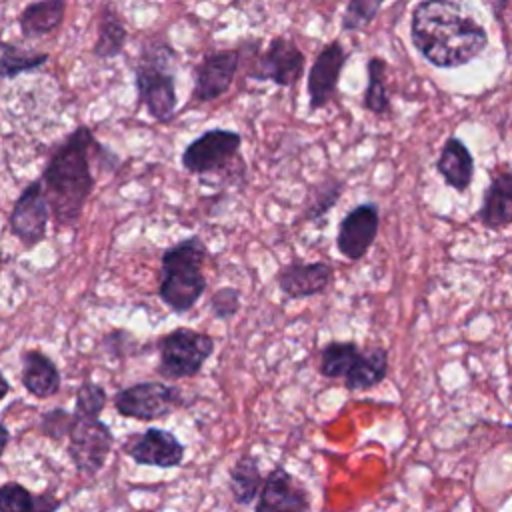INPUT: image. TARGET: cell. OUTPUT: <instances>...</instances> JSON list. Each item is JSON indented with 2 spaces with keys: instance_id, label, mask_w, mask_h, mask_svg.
Returning <instances> with one entry per match:
<instances>
[{
  "instance_id": "obj_1",
  "label": "cell",
  "mask_w": 512,
  "mask_h": 512,
  "mask_svg": "<svg viewBox=\"0 0 512 512\" xmlns=\"http://www.w3.org/2000/svg\"><path fill=\"white\" fill-rule=\"evenodd\" d=\"M410 38L420 56L436 68L464 66L488 44L484 26L454 0H422L416 4Z\"/></svg>"
},
{
  "instance_id": "obj_2",
  "label": "cell",
  "mask_w": 512,
  "mask_h": 512,
  "mask_svg": "<svg viewBox=\"0 0 512 512\" xmlns=\"http://www.w3.org/2000/svg\"><path fill=\"white\" fill-rule=\"evenodd\" d=\"M98 148L92 130L76 126L50 154L42 182L50 202L52 218L58 228H74L94 190L90 152Z\"/></svg>"
},
{
  "instance_id": "obj_3",
  "label": "cell",
  "mask_w": 512,
  "mask_h": 512,
  "mask_svg": "<svg viewBox=\"0 0 512 512\" xmlns=\"http://www.w3.org/2000/svg\"><path fill=\"white\" fill-rule=\"evenodd\" d=\"M208 248L198 234L164 248L160 256L158 298L174 314L190 312L204 296L208 282L202 272Z\"/></svg>"
},
{
  "instance_id": "obj_4",
  "label": "cell",
  "mask_w": 512,
  "mask_h": 512,
  "mask_svg": "<svg viewBox=\"0 0 512 512\" xmlns=\"http://www.w3.org/2000/svg\"><path fill=\"white\" fill-rule=\"evenodd\" d=\"M176 52L166 40H154L142 46L134 66L138 100L156 122H170L176 112Z\"/></svg>"
},
{
  "instance_id": "obj_5",
  "label": "cell",
  "mask_w": 512,
  "mask_h": 512,
  "mask_svg": "<svg viewBox=\"0 0 512 512\" xmlns=\"http://www.w3.org/2000/svg\"><path fill=\"white\" fill-rule=\"evenodd\" d=\"M156 372L166 380L194 378L212 358L216 342L208 332L178 326L156 340Z\"/></svg>"
},
{
  "instance_id": "obj_6",
  "label": "cell",
  "mask_w": 512,
  "mask_h": 512,
  "mask_svg": "<svg viewBox=\"0 0 512 512\" xmlns=\"http://www.w3.org/2000/svg\"><path fill=\"white\" fill-rule=\"evenodd\" d=\"M112 404L124 418L152 422L170 416L182 408L186 400L180 386L166 384L162 380H148L120 388L112 396Z\"/></svg>"
},
{
  "instance_id": "obj_7",
  "label": "cell",
  "mask_w": 512,
  "mask_h": 512,
  "mask_svg": "<svg viewBox=\"0 0 512 512\" xmlns=\"http://www.w3.org/2000/svg\"><path fill=\"white\" fill-rule=\"evenodd\" d=\"M114 446V434L100 418H78L68 434L66 454L82 476H96L108 462Z\"/></svg>"
},
{
  "instance_id": "obj_8",
  "label": "cell",
  "mask_w": 512,
  "mask_h": 512,
  "mask_svg": "<svg viewBox=\"0 0 512 512\" xmlns=\"http://www.w3.org/2000/svg\"><path fill=\"white\" fill-rule=\"evenodd\" d=\"M50 216H52V210L44 190V182L42 178H38L28 182L20 192V196L16 198L8 216V228L12 236L24 248L30 250L46 240Z\"/></svg>"
},
{
  "instance_id": "obj_9",
  "label": "cell",
  "mask_w": 512,
  "mask_h": 512,
  "mask_svg": "<svg viewBox=\"0 0 512 512\" xmlns=\"http://www.w3.org/2000/svg\"><path fill=\"white\" fill-rule=\"evenodd\" d=\"M122 452L138 466L178 468L184 462V444L174 432L150 426L144 432H134L122 442Z\"/></svg>"
},
{
  "instance_id": "obj_10",
  "label": "cell",
  "mask_w": 512,
  "mask_h": 512,
  "mask_svg": "<svg viewBox=\"0 0 512 512\" xmlns=\"http://www.w3.org/2000/svg\"><path fill=\"white\" fill-rule=\"evenodd\" d=\"M242 136L232 130L212 128L194 138L182 152V166L190 174H208L222 170L238 154Z\"/></svg>"
},
{
  "instance_id": "obj_11",
  "label": "cell",
  "mask_w": 512,
  "mask_h": 512,
  "mask_svg": "<svg viewBox=\"0 0 512 512\" xmlns=\"http://www.w3.org/2000/svg\"><path fill=\"white\" fill-rule=\"evenodd\" d=\"M304 72V52L294 40L276 36L270 40L250 70V78L258 82H274L276 86H294Z\"/></svg>"
},
{
  "instance_id": "obj_12",
  "label": "cell",
  "mask_w": 512,
  "mask_h": 512,
  "mask_svg": "<svg viewBox=\"0 0 512 512\" xmlns=\"http://www.w3.org/2000/svg\"><path fill=\"white\" fill-rule=\"evenodd\" d=\"M380 228V208L374 202H362L346 212V216L338 224L336 232V248L338 252L350 260H362L372 248Z\"/></svg>"
},
{
  "instance_id": "obj_13",
  "label": "cell",
  "mask_w": 512,
  "mask_h": 512,
  "mask_svg": "<svg viewBox=\"0 0 512 512\" xmlns=\"http://www.w3.org/2000/svg\"><path fill=\"white\" fill-rule=\"evenodd\" d=\"M254 512H310V494L282 464L264 478Z\"/></svg>"
},
{
  "instance_id": "obj_14",
  "label": "cell",
  "mask_w": 512,
  "mask_h": 512,
  "mask_svg": "<svg viewBox=\"0 0 512 512\" xmlns=\"http://www.w3.org/2000/svg\"><path fill=\"white\" fill-rule=\"evenodd\" d=\"M346 58H348V54L338 38L330 40L316 54L314 64L308 70V82H306L310 110H320L332 100V96L338 88L342 68L346 64Z\"/></svg>"
},
{
  "instance_id": "obj_15",
  "label": "cell",
  "mask_w": 512,
  "mask_h": 512,
  "mask_svg": "<svg viewBox=\"0 0 512 512\" xmlns=\"http://www.w3.org/2000/svg\"><path fill=\"white\" fill-rule=\"evenodd\" d=\"M240 50H218L206 54L194 66V98L200 102L224 96L238 72Z\"/></svg>"
},
{
  "instance_id": "obj_16",
  "label": "cell",
  "mask_w": 512,
  "mask_h": 512,
  "mask_svg": "<svg viewBox=\"0 0 512 512\" xmlns=\"http://www.w3.org/2000/svg\"><path fill=\"white\" fill-rule=\"evenodd\" d=\"M334 270L324 260H312V262H300L292 260L278 272V290L288 300H300V298H312L322 294L330 282H332Z\"/></svg>"
},
{
  "instance_id": "obj_17",
  "label": "cell",
  "mask_w": 512,
  "mask_h": 512,
  "mask_svg": "<svg viewBox=\"0 0 512 512\" xmlns=\"http://www.w3.org/2000/svg\"><path fill=\"white\" fill-rule=\"evenodd\" d=\"M20 382L34 398H50L62 388V374L56 362L42 350H26L22 354Z\"/></svg>"
},
{
  "instance_id": "obj_18",
  "label": "cell",
  "mask_w": 512,
  "mask_h": 512,
  "mask_svg": "<svg viewBox=\"0 0 512 512\" xmlns=\"http://www.w3.org/2000/svg\"><path fill=\"white\" fill-rule=\"evenodd\" d=\"M436 170L456 192L468 190L474 176V158L460 138L452 136L444 142L436 160Z\"/></svg>"
},
{
  "instance_id": "obj_19",
  "label": "cell",
  "mask_w": 512,
  "mask_h": 512,
  "mask_svg": "<svg viewBox=\"0 0 512 512\" xmlns=\"http://www.w3.org/2000/svg\"><path fill=\"white\" fill-rule=\"evenodd\" d=\"M388 376V350L378 344H370L360 350L354 366L344 376V388L348 392H364L382 384Z\"/></svg>"
},
{
  "instance_id": "obj_20",
  "label": "cell",
  "mask_w": 512,
  "mask_h": 512,
  "mask_svg": "<svg viewBox=\"0 0 512 512\" xmlns=\"http://www.w3.org/2000/svg\"><path fill=\"white\" fill-rule=\"evenodd\" d=\"M478 218L492 230L512 224V172H502L492 178L484 190Z\"/></svg>"
},
{
  "instance_id": "obj_21",
  "label": "cell",
  "mask_w": 512,
  "mask_h": 512,
  "mask_svg": "<svg viewBox=\"0 0 512 512\" xmlns=\"http://www.w3.org/2000/svg\"><path fill=\"white\" fill-rule=\"evenodd\" d=\"M64 12H66V0L30 2L18 16V28L26 40L44 38L62 24Z\"/></svg>"
},
{
  "instance_id": "obj_22",
  "label": "cell",
  "mask_w": 512,
  "mask_h": 512,
  "mask_svg": "<svg viewBox=\"0 0 512 512\" xmlns=\"http://www.w3.org/2000/svg\"><path fill=\"white\" fill-rule=\"evenodd\" d=\"M264 484V476L260 470V460L254 454H242L234 460L228 470V490L238 506H250Z\"/></svg>"
},
{
  "instance_id": "obj_23",
  "label": "cell",
  "mask_w": 512,
  "mask_h": 512,
  "mask_svg": "<svg viewBox=\"0 0 512 512\" xmlns=\"http://www.w3.org/2000/svg\"><path fill=\"white\" fill-rule=\"evenodd\" d=\"M360 346L356 340H330L320 348V360H318V370L324 378L334 380V378H344L350 368L354 366Z\"/></svg>"
},
{
  "instance_id": "obj_24",
  "label": "cell",
  "mask_w": 512,
  "mask_h": 512,
  "mask_svg": "<svg viewBox=\"0 0 512 512\" xmlns=\"http://www.w3.org/2000/svg\"><path fill=\"white\" fill-rule=\"evenodd\" d=\"M126 40H128L126 26L122 24V20L118 18V14L112 8H106L98 22V38L92 48L94 56H98L102 60L114 58L124 50Z\"/></svg>"
},
{
  "instance_id": "obj_25",
  "label": "cell",
  "mask_w": 512,
  "mask_h": 512,
  "mask_svg": "<svg viewBox=\"0 0 512 512\" xmlns=\"http://www.w3.org/2000/svg\"><path fill=\"white\" fill-rule=\"evenodd\" d=\"M342 192H344V180L340 178H326L320 184H316L304 202V210H302L304 222L322 220L336 206Z\"/></svg>"
},
{
  "instance_id": "obj_26",
  "label": "cell",
  "mask_w": 512,
  "mask_h": 512,
  "mask_svg": "<svg viewBox=\"0 0 512 512\" xmlns=\"http://www.w3.org/2000/svg\"><path fill=\"white\" fill-rule=\"evenodd\" d=\"M362 106L376 116H384L392 108L386 92V62L378 56L368 60V84L364 90Z\"/></svg>"
},
{
  "instance_id": "obj_27",
  "label": "cell",
  "mask_w": 512,
  "mask_h": 512,
  "mask_svg": "<svg viewBox=\"0 0 512 512\" xmlns=\"http://www.w3.org/2000/svg\"><path fill=\"white\" fill-rule=\"evenodd\" d=\"M48 62V54H34L26 52L20 46H14L10 42L2 44V58H0V68H2V78L10 80L18 74L32 72Z\"/></svg>"
},
{
  "instance_id": "obj_28",
  "label": "cell",
  "mask_w": 512,
  "mask_h": 512,
  "mask_svg": "<svg viewBox=\"0 0 512 512\" xmlns=\"http://www.w3.org/2000/svg\"><path fill=\"white\" fill-rule=\"evenodd\" d=\"M108 404L106 388L98 382L84 380L74 396V414L78 418H100L104 406Z\"/></svg>"
},
{
  "instance_id": "obj_29",
  "label": "cell",
  "mask_w": 512,
  "mask_h": 512,
  "mask_svg": "<svg viewBox=\"0 0 512 512\" xmlns=\"http://www.w3.org/2000/svg\"><path fill=\"white\" fill-rule=\"evenodd\" d=\"M386 0H348L344 14H342V30L344 32H358L364 30L380 12Z\"/></svg>"
},
{
  "instance_id": "obj_30",
  "label": "cell",
  "mask_w": 512,
  "mask_h": 512,
  "mask_svg": "<svg viewBox=\"0 0 512 512\" xmlns=\"http://www.w3.org/2000/svg\"><path fill=\"white\" fill-rule=\"evenodd\" d=\"M76 422V414L74 410H66L62 406H54L46 412L40 414V420H38V430L42 436L54 440V442H60L64 436L68 438L72 426Z\"/></svg>"
},
{
  "instance_id": "obj_31",
  "label": "cell",
  "mask_w": 512,
  "mask_h": 512,
  "mask_svg": "<svg viewBox=\"0 0 512 512\" xmlns=\"http://www.w3.org/2000/svg\"><path fill=\"white\" fill-rule=\"evenodd\" d=\"M240 290L234 286H222L218 290L212 292V296L208 298V308L212 312V316L220 322H228L232 318H236V314L240 312Z\"/></svg>"
},
{
  "instance_id": "obj_32",
  "label": "cell",
  "mask_w": 512,
  "mask_h": 512,
  "mask_svg": "<svg viewBox=\"0 0 512 512\" xmlns=\"http://www.w3.org/2000/svg\"><path fill=\"white\" fill-rule=\"evenodd\" d=\"M34 494L20 482H4L0 486V512H30Z\"/></svg>"
},
{
  "instance_id": "obj_33",
  "label": "cell",
  "mask_w": 512,
  "mask_h": 512,
  "mask_svg": "<svg viewBox=\"0 0 512 512\" xmlns=\"http://www.w3.org/2000/svg\"><path fill=\"white\" fill-rule=\"evenodd\" d=\"M62 504H64L62 498H58L52 490H46V492L34 494L30 512H58L62 508Z\"/></svg>"
},
{
  "instance_id": "obj_34",
  "label": "cell",
  "mask_w": 512,
  "mask_h": 512,
  "mask_svg": "<svg viewBox=\"0 0 512 512\" xmlns=\"http://www.w3.org/2000/svg\"><path fill=\"white\" fill-rule=\"evenodd\" d=\"M508 2H510V0H486V4L492 8L494 16H500V14L506 10Z\"/></svg>"
},
{
  "instance_id": "obj_35",
  "label": "cell",
  "mask_w": 512,
  "mask_h": 512,
  "mask_svg": "<svg viewBox=\"0 0 512 512\" xmlns=\"http://www.w3.org/2000/svg\"><path fill=\"white\" fill-rule=\"evenodd\" d=\"M8 442H10V430H8V424L2 422V452L6 450Z\"/></svg>"
},
{
  "instance_id": "obj_36",
  "label": "cell",
  "mask_w": 512,
  "mask_h": 512,
  "mask_svg": "<svg viewBox=\"0 0 512 512\" xmlns=\"http://www.w3.org/2000/svg\"><path fill=\"white\" fill-rule=\"evenodd\" d=\"M2 384H4V388H2V398L8 394V388H10V384H8V378L6 376H2Z\"/></svg>"
}]
</instances>
